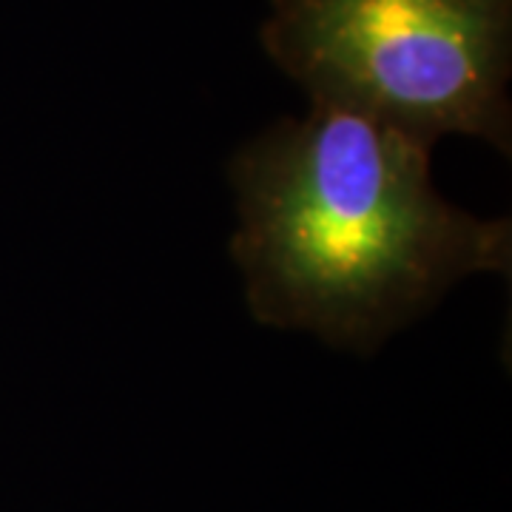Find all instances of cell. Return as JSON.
Returning a JSON list of instances; mask_svg holds the SVG:
<instances>
[{"instance_id": "cell-1", "label": "cell", "mask_w": 512, "mask_h": 512, "mask_svg": "<svg viewBox=\"0 0 512 512\" xmlns=\"http://www.w3.org/2000/svg\"><path fill=\"white\" fill-rule=\"evenodd\" d=\"M430 148L328 103L242 148L231 160V251L256 319L367 353L458 279L510 274V222L444 200L430 180Z\"/></svg>"}, {"instance_id": "cell-2", "label": "cell", "mask_w": 512, "mask_h": 512, "mask_svg": "<svg viewBox=\"0 0 512 512\" xmlns=\"http://www.w3.org/2000/svg\"><path fill=\"white\" fill-rule=\"evenodd\" d=\"M262 46L311 94L427 143L510 151L512 0H271Z\"/></svg>"}]
</instances>
